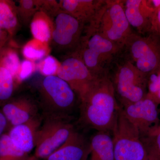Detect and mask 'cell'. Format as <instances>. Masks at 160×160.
<instances>
[{
  "mask_svg": "<svg viewBox=\"0 0 160 160\" xmlns=\"http://www.w3.org/2000/svg\"><path fill=\"white\" fill-rule=\"evenodd\" d=\"M7 120L2 112H0V138L2 135V133L7 125Z\"/></svg>",
  "mask_w": 160,
  "mask_h": 160,
  "instance_id": "31",
  "label": "cell"
},
{
  "mask_svg": "<svg viewBox=\"0 0 160 160\" xmlns=\"http://www.w3.org/2000/svg\"><path fill=\"white\" fill-rule=\"evenodd\" d=\"M56 75L65 81L79 98L96 77L79 59L68 55L60 63Z\"/></svg>",
  "mask_w": 160,
  "mask_h": 160,
  "instance_id": "11",
  "label": "cell"
},
{
  "mask_svg": "<svg viewBox=\"0 0 160 160\" xmlns=\"http://www.w3.org/2000/svg\"><path fill=\"white\" fill-rule=\"evenodd\" d=\"M88 160H115L112 137L110 132L98 131L90 140Z\"/></svg>",
  "mask_w": 160,
  "mask_h": 160,
  "instance_id": "17",
  "label": "cell"
},
{
  "mask_svg": "<svg viewBox=\"0 0 160 160\" xmlns=\"http://www.w3.org/2000/svg\"><path fill=\"white\" fill-rule=\"evenodd\" d=\"M90 140L74 130L62 146L46 160H88Z\"/></svg>",
  "mask_w": 160,
  "mask_h": 160,
  "instance_id": "13",
  "label": "cell"
},
{
  "mask_svg": "<svg viewBox=\"0 0 160 160\" xmlns=\"http://www.w3.org/2000/svg\"><path fill=\"white\" fill-rule=\"evenodd\" d=\"M115 160H148L150 148L120 107L112 130Z\"/></svg>",
  "mask_w": 160,
  "mask_h": 160,
  "instance_id": "7",
  "label": "cell"
},
{
  "mask_svg": "<svg viewBox=\"0 0 160 160\" xmlns=\"http://www.w3.org/2000/svg\"><path fill=\"white\" fill-rule=\"evenodd\" d=\"M32 160H36V159H35H35H34Z\"/></svg>",
  "mask_w": 160,
  "mask_h": 160,
  "instance_id": "34",
  "label": "cell"
},
{
  "mask_svg": "<svg viewBox=\"0 0 160 160\" xmlns=\"http://www.w3.org/2000/svg\"><path fill=\"white\" fill-rule=\"evenodd\" d=\"M6 45L0 48V61L9 69L17 82L21 62L17 50Z\"/></svg>",
  "mask_w": 160,
  "mask_h": 160,
  "instance_id": "24",
  "label": "cell"
},
{
  "mask_svg": "<svg viewBox=\"0 0 160 160\" xmlns=\"http://www.w3.org/2000/svg\"><path fill=\"white\" fill-rule=\"evenodd\" d=\"M148 160H160V155L151 147H150V153Z\"/></svg>",
  "mask_w": 160,
  "mask_h": 160,
  "instance_id": "32",
  "label": "cell"
},
{
  "mask_svg": "<svg viewBox=\"0 0 160 160\" xmlns=\"http://www.w3.org/2000/svg\"><path fill=\"white\" fill-rule=\"evenodd\" d=\"M146 4L152 11L155 12L160 7V0H146Z\"/></svg>",
  "mask_w": 160,
  "mask_h": 160,
  "instance_id": "29",
  "label": "cell"
},
{
  "mask_svg": "<svg viewBox=\"0 0 160 160\" xmlns=\"http://www.w3.org/2000/svg\"><path fill=\"white\" fill-rule=\"evenodd\" d=\"M9 41L7 33L0 28V48L6 45L7 42Z\"/></svg>",
  "mask_w": 160,
  "mask_h": 160,
  "instance_id": "30",
  "label": "cell"
},
{
  "mask_svg": "<svg viewBox=\"0 0 160 160\" xmlns=\"http://www.w3.org/2000/svg\"><path fill=\"white\" fill-rule=\"evenodd\" d=\"M158 105L146 95L138 102L121 107L127 118L137 128L142 139L148 137L158 127Z\"/></svg>",
  "mask_w": 160,
  "mask_h": 160,
  "instance_id": "10",
  "label": "cell"
},
{
  "mask_svg": "<svg viewBox=\"0 0 160 160\" xmlns=\"http://www.w3.org/2000/svg\"><path fill=\"white\" fill-rule=\"evenodd\" d=\"M34 157L20 150L13 144L9 135L3 134L0 138V160H32Z\"/></svg>",
  "mask_w": 160,
  "mask_h": 160,
  "instance_id": "20",
  "label": "cell"
},
{
  "mask_svg": "<svg viewBox=\"0 0 160 160\" xmlns=\"http://www.w3.org/2000/svg\"><path fill=\"white\" fill-rule=\"evenodd\" d=\"M9 101L4 104L2 112L13 126L42 116L35 99L23 95Z\"/></svg>",
  "mask_w": 160,
  "mask_h": 160,
  "instance_id": "12",
  "label": "cell"
},
{
  "mask_svg": "<svg viewBox=\"0 0 160 160\" xmlns=\"http://www.w3.org/2000/svg\"><path fill=\"white\" fill-rule=\"evenodd\" d=\"M149 33L160 37V7L152 16Z\"/></svg>",
  "mask_w": 160,
  "mask_h": 160,
  "instance_id": "28",
  "label": "cell"
},
{
  "mask_svg": "<svg viewBox=\"0 0 160 160\" xmlns=\"http://www.w3.org/2000/svg\"><path fill=\"white\" fill-rule=\"evenodd\" d=\"M41 11L51 20L52 33L49 46L56 52L69 55L76 48L85 25L60 8L58 1L43 0Z\"/></svg>",
  "mask_w": 160,
  "mask_h": 160,
  "instance_id": "5",
  "label": "cell"
},
{
  "mask_svg": "<svg viewBox=\"0 0 160 160\" xmlns=\"http://www.w3.org/2000/svg\"><path fill=\"white\" fill-rule=\"evenodd\" d=\"M15 2L0 0V28L6 32L10 40L21 27Z\"/></svg>",
  "mask_w": 160,
  "mask_h": 160,
  "instance_id": "18",
  "label": "cell"
},
{
  "mask_svg": "<svg viewBox=\"0 0 160 160\" xmlns=\"http://www.w3.org/2000/svg\"><path fill=\"white\" fill-rule=\"evenodd\" d=\"M79 100L83 124L98 131L112 132L120 106L108 72L96 78Z\"/></svg>",
  "mask_w": 160,
  "mask_h": 160,
  "instance_id": "1",
  "label": "cell"
},
{
  "mask_svg": "<svg viewBox=\"0 0 160 160\" xmlns=\"http://www.w3.org/2000/svg\"><path fill=\"white\" fill-rule=\"evenodd\" d=\"M69 118L43 117L35 147L36 159L46 160L69 138L75 129Z\"/></svg>",
  "mask_w": 160,
  "mask_h": 160,
  "instance_id": "9",
  "label": "cell"
},
{
  "mask_svg": "<svg viewBox=\"0 0 160 160\" xmlns=\"http://www.w3.org/2000/svg\"><path fill=\"white\" fill-rule=\"evenodd\" d=\"M37 102L43 117L69 118L77 95L69 84L57 75L44 76L37 86Z\"/></svg>",
  "mask_w": 160,
  "mask_h": 160,
  "instance_id": "4",
  "label": "cell"
},
{
  "mask_svg": "<svg viewBox=\"0 0 160 160\" xmlns=\"http://www.w3.org/2000/svg\"><path fill=\"white\" fill-rule=\"evenodd\" d=\"M50 49L49 43L42 42L33 38L24 45L22 53L26 59L34 62L42 59L49 55Z\"/></svg>",
  "mask_w": 160,
  "mask_h": 160,
  "instance_id": "22",
  "label": "cell"
},
{
  "mask_svg": "<svg viewBox=\"0 0 160 160\" xmlns=\"http://www.w3.org/2000/svg\"><path fill=\"white\" fill-rule=\"evenodd\" d=\"M123 7L130 26L138 33H149L150 20L154 12L149 9L146 0H122Z\"/></svg>",
  "mask_w": 160,
  "mask_h": 160,
  "instance_id": "14",
  "label": "cell"
},
{
  "mask_svg": "<svg viewBox=\"0 0 160 160\" xmlns=\"http://www.w3.org/2000/svg\"><path fill=\"white\" fill-rule=\"evenodd\" d=\"M43 0H18L15 2L20 22L27 26L35 14L41 10Z\"/></svg>",
  "mask_w": 160,
  "mask_h": 160,
  "instance_id": "21",
  "label": "cell"
},
{
  "mask_svg": "<svg viewBox=\"0 0 160 160\" xmlns=\"http://www.w3.org/2000/svg\"><path fill=\"white\" fill-rule=\"evenodd\" d=\"M108 74L120 107L138 102L147 95V76L139 71L121 51L109 66Z\"/></svg>",
  "mask_w": 160,
  "mask_h": 160,
  "instance_id": "3",
  "label": "cell"
},
{
  "mask_svg": "<svg viewBox=\"0 0 160 160\" xmlns=\"http://www.w3.org/2000/svg\"><path fill=\"white\" fill-rule=\"evenodd\" d=\"M16 82L9 69L0 61V102L10 99Z\"/></svg>",
  "mask_w": 160,
  "mask_h": 160,
  "instance_id": "23",
  "label": "cell"
},
{
  "mask_svg": "<svg viewBox=\"0 0 160 160\" xmlns=\"http://www.w3.org/2000/svg\"><path fill=\"white\" fill-rule=\"evenodd\" d=\"M60 63L54 57L49 55L37 64V68L44 76L56 75Z\"/></svg>",
  "mask_w": 160,
  "mask_h": 160,
  "instance_id": "25",
  "label": "cell"
},
{
  "mask_svg": "<svg viewBox=\"0 0 160 160\" xmlns=\"http://www.w3.org/2000/svg\"><path fill=\"white\" fill-rule=\"evenodd\" d=\"M121 52L139 71L148 76L160 65V37L132 32Z\"/></svg>",
  "mask_w": 160,
  "mask_h": 160,
  "instance_id": "8",
  "label": "cell"
},
{
  "mask_svg": "<svg viewBox=\"0 0 160 160\" xmlns=\"http://www.w3.org/2000/svg\"><path fill=\"white\" fill-rule=\"evenodd\" d=\"M122 49L93 28L85 25L78 46L69 55L79 59L92 74L97 77L108 72L112 62Z\"/></svg>",
  "mask_w": 160,
  "mask_h": 160,
  "instance_id": "2",
  "label": "cell"
},
{
  "mask_svg": "<svg viewBox=\"0 0 160 160\" xmlns=\"http://www.w3.org/2000/svg\"><path fill=\"white\" fill-rule=\"evenodd\" d=\"M105 0H61V9L85 25L94 18Z\"/></svg>",
  "mask_w": 160,
  "mask_h": 160,
  "instance_id": "16",
  "label": "cell"
},
{
  "mask_svg": "<svg viewBox=\"0 0 160 160\" xmlns=\"http://www.w3.org/2000/svg\"><path fill=\"white\" fill-rule=\"evenodd\" d=\"M37 69V65L33 61L25 59L21 62L18 73L17 82H21L31 76Z\"/></svg>",
  "mask_w": 160,
  "mask_h": 160,
  "instance_id": "26",
  "label": "cell"
},
{
  "mask_svg": "<svg viewBox=\"0 0 160 160\" xmlns=\"http://www.w3.org/2000/svg\"><path fill=\"white\" fill-rule=\"evenodd\" d=\"M144 140L147 145L152 147L160 155V126L157 127Z\"/></svg>",
  "mask_w": 160,
  "mask_h": 160,
  "instance_id": "27",
  "label": "cell"
},
{
  "mask_svg": "<svg viewBox=\"0 0 160 160\" xmlns=\"http://www.w3.org/2000/svg\"><path fill=\"white\" fill-rule=\"evenodd\" d=\"M42 120L43 117H40L12 127L8 135L19 149L29 154L35 149L38 130Z\"/></svg>",
  "mask_w": 160,
  "mask_h": 160,
  "instance_id": "15",
  "label": "cell"
},
{
  "mask_svg": "<svg viewBox=\"0 0 160 160\" xmlns=\"http://www.w3.org/2000/svg\"><path fill=\"white\" fill-rule=\"evenodd\" d=\"M29 25L33 38L49 44L52 25L50 18L45 12L41 10L38 11L32 18Z\"/></svg>",
  "mask_w": 160,
  "mask_h": 160,
  "instance_id": "19",
  "label": "cell"
},
{
  "mask_svg": "<svg viewBox=\"0 0 160 160\" xmlns=\"http://www.w3.org/2000/svg\"><path fill=\"white\" fill-rule=\"evenodd\" d=\"M149 98L152 99L156 103H157L158 104H159V103H160V89L153 96Z\"/></svg>",
  "mask_w": 160,
  "mask_h": 160,
  "instance_id": "33",
  "label": "cell"
},
{
  "mask_svg": "<svg viewBox=\"0 0 160 160\" xmlns=\"http://www.w3.org/2000/svg\"><path fill=\"white\" fill-rule=\"evenodd\" d=\"M86 25L122 49L132 32L122 0H105L91 22Z\"/></svg>",
  "mask_w": 160,
  "mask_h": 160,
  "instance_id": "6",
  "label": "cell"
}]
</instances>
